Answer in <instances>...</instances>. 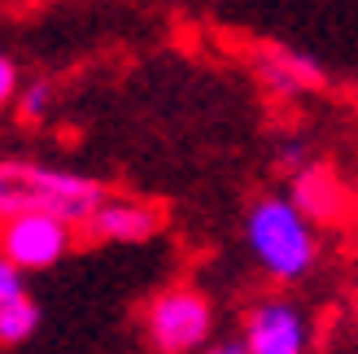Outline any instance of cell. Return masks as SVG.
Wrapping results in <instances>:
<instances>
[{
	"label": "cell",
	"mask_w": 358,
	"mask_h": 354,
	"mask_svg": "<svg viewBox=\"0 0 358 354\" xmlns=\"http://www.w3.org/2000/svg\"><path fill=\"white\" fill-rule=\"evenodd\" d=\"M245 245L254 262L280 280V285H297L306 280L319 262V223H310L297 210L293 197L284 192H271V197H258L245 215Z\"/></svg>",
	"instance_id": "6da1fadb"
},
{
	"label": "cell",
	"mask_w": 358,
	"mask_h": 354,
	"mask_svg": "<svg viewBox=\"0 0 358 354\" xmlns=\"http://www.w3.org/2000/svg\"><path fill=\"white\" fill-rule=\"evenodd\" d=\"M101 184L70 167H48L31 162V157H5L0 162V219L9 215H57L70 227H83V219L92 215V206L101 201Z\"/></svg>",
	"instance_id": "7a4b0ae2"
},
{
	"label": "cell",
	"mask_w": 358,
	"mask_h": 354,
	"mask_svg": "<svg viewBox=\"0 0 358 354\" xmlns=\"http://www.w3.org/2000/svg\"><path fill=\"white\" fill-rule=\"evenodd\" d=\"M145 332L157 354H196L214 332V306L201 289H162L145 311Z\"/></svg>",
	"instance_id": "3957f363"
},
{
	"label": "cell",
	"mask_w": 358,
	"mask_h": 354,
	"mask_svg": "<svg viewBox=\"0 0 358 354\" xmlns=\"http://www.w3.org/2000/svg\"><path fill=\"white\" fill-rule=\"evenodd\" d=\"M75 245V227L57 215H40V210H27V215H9L0 219V254H5L17 271H48L70 254Z\"/></svg>",
	"instance_id": "277c9868"
},
{
	"label": "cell",
	"mask_w": 358,
	"mask_h": 354,
	"mask_svg": "<svg viewBox=\"0 0 358 354\" xmlns=\"http://www.w3.org/2000/svg\"><path fill=\"white\" fill-rule=\"evenodd\" d=\"M241 341L249 354H310V320L289 297H262L245 315Z\"/></svg>",
	"instance_id": "5b68a950"
},
{
	"label": "cell",
	"mask_w": 358,
	"mask_h": 354,
	"mask_svg": "<svg viewBox=\"0 0 358 354\" xmlns=\"http://www.w3.org/2000/svg\"><path fill=\"white\" fill-rule=\"evenodd\" d=\"M92 241H110V245H140L162 232V210L145 197H110L101 192V201L92 206V215L83 219Z\"/></svg>",
	"instance_id": "8992f818"
},
{
	"label": "cell",
	"mask_w": 358,
	"mask_h": 354,
	"mask_svg": "<svg viewBox=\"0 0 358 354\" xmlns=\"http://www.w3.org/2000/svg\"><path fill=\"white\" fill-rule=\"evenodd\" d=\"M289 197L297 201V210L306 215L310 223H336L350 206V192H345V180H336V171L324 167V162H301L293 171V192Z\"/></svg>",
	"instance_id": "52a82bcc"
},
{
	"label": "cell",
	"mask_w": 358,
	"mask_h": 354,
	"mask_svg": "<svg viewBox=\"0 0 358 354\" xmlns=\"http://www.w3.org/2000/svg\"><path fill=\"white\" fill-rule=\"evenodd\" d=\"M40 328V306L27 293V280L0 254V346H22Z\"/></svg>",
	"instance_id": "ba28073f"
},
{
	"label": "cell",
	"mask_w": 358,
	"mask_h": 354,
	"mask_svg": "<svg viewBox=\"0 0 358 354\" xmlns=\"http://www.w3.org/2000/svg\"><path fill=\"white\" fill-rule=\"evenodd\" d=\"M258 75L262 83L280 97H297V92H315L324 87V66L315 57H301L293 48H271L258 57Z\"/></svg>",
	"instance_id": "9c48e42d"
},
{
	"label": "cell",
	"mask_w": 358,
	"mask_h": 354,
	"mask_svg": "<svg viewBox=\"0 0 358 354\" xmlns=\"http://www.w3.org/2000/svg\"><path fill=\"white\" fill-rule=\"evenodd\" d=\"M13 101H17V114H22L27 122H40V118H48V110H52V83H44V79H35V83H17V92H13Z\"/></svg>",
	"instance_id": "30bf717a"
},
{
	"label": "cell",
	"mask_w": 358,
	"mask_h": 354,
	"mask_svg": "<svg viewBox=\"0 0 358 354\" xmlns=\"http://www.w3.org/2000/svg\"><path fill=\"white\" fill-rule=\"evenodd\" d=\"M13 92H17V66L0 52V114L13 105Z\"/></svg>",
	"instance_id": "8fae6325"
},
{
	"label": "cell",
	"mask_w": 358,
	"mask_h": 354,
	"mask_svg": "<svg viewBox=\"0 0 358 354\" xmlns=\"http://www.w3.org/2000/svg\"><path fill=\"white\" fill-rule=\"evenodd\" d=\"M201 354H249V350H245V341H241V337H227V341H214V346L206 341V346H201Z\"/></svg>",
	"instance_id": "7c38bea8"
}]
</instances>
